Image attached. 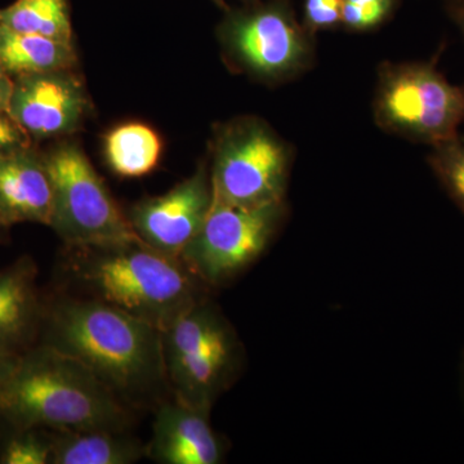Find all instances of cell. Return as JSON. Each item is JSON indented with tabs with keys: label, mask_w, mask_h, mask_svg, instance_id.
<instances>
[{
	"label": "cell",
	"mask_w": 464,
	"mask_h": 464,
	"mask_svg": "<svg viewBox=\"0 0 464 464\" xmlns=\"http://www.w3.org/2000/svg\"><path fill=\"white\" fill-rule=\"evenodd\" d=\"M241 2H243L244 5H249V3H255L257 2V0H241Z\"/></svg>",
	"instance_id": "29"
},
{
	"label": "cell",
	"mask_w": 464,
	"mask_h": 464,
	"mask_svg": "<svg viewBox=\"0 0 464 464\" xmlns=\"http://www.w3.org/2000/svg\"><path fill=\"white\" fill-rule=\"evenodd\" d=\"M75 63L72 43L0 25V63L11 76L72 70Z\"/></svg>",
	"instance_id": "16"
},
{
	"label": "cell",
	"mask_w": 464,
	"mask_h": 464,
	"mask_svg": "<svg viewBox=\"0 0 464 464\" xmlns=\"http://www.w3.org/2000/svg\"><path fill=\"white\" fill-rule=\"evenodd\" d=\"M43 344L74 357L130 409L158 406L168 387L163 332L83 295L45 304Z\"/></svg>",
	"instance_id": "1"
},
{
	"label": "cell",
	"mask_w": 464,
	"mask_h": 464,
	"mask_svg": "<svg viewBox=\"0 0 464 464\" xmlns=\"http://www.w3.org/2000/svg\"><path fill=\"white\" fill-rule=\"evenodd\" d=\"M431 148L427 161L449 197L464 213V141L458 137Z\"/></svg>",
	"instance_id": "19"
},
{
	"label": "cell",
	"mask_w": 464,
	"mask_h": 464,
	"mask_svg": "<svg viewBox=\"0 0 464 464\" xmlns=\"http://www.w3.org/2000/svg\"><path fill=\"white\" fill-rule=\"evenodd\" d=\"M445 5L449 16L459 27L464 38V0H445Z\"/></svg>",
	"instance_id": "25"
},
{
	"label": "cell",
	"mask_w": 464,
	"mask_h": 464,
	"mask_svg": "<svg viewBox=\"0 0 464 464\" xmlns=\"http://www.w3.org/2000/svg\"><path fill=\"white\" fill-rule=\"evenodd\" d=\"M43 159L52 185L50 227L67 248L143 243L83 150L63 143Z\"/></svg>",
	"instance_id": "7"
},
{
	"label": "cell",
	"mask_w": 464,
	"mask_h": 464,
	"mask_svg": "<svg viewBox=\"0 0 464 464\" xmlns=\"http://www.w3.org/2000/svg\"><path fill=\"white\" fill-rule=\"evenodd\" d=\"M225 12L219 41L241 72L266 83H283L313 65L315 35L298 20L290 0H257Z\"/></svg>",
	"instance_id": "5"
},
{
	"label": "cell",
	"mask_w": 464,
	"mask_h": 464,
	"mask_svg": "<svg viewBox=\"0 0 464 464\" xmlns=\"http://www.w3.org/2000/svg\"><path fill=\"white\" fill-rule=\"evenodd\" d=\"M0 420L18 430L128 431L133 409L87 366L47 344L24 351L0 382Z\"/></svg>",
	"instance_id": "2"
},
{
	"label": "cell",
	"mask_w": 464,
	"mask_h": 464,
	"mask_svg": "<svg viewBox=\"0 0 464 464\" xmlns=\"http://www.w3.org/2000/svg\"><path fill=\"white\" fill-rule=\"evenodd\" d=\"M160 137L149 125L121 124L106 136L105 155L112 172L139 179L157 168L161 157Z\"/></svg>",
	"instance_id": "17"
},
{
	"label": "cell",
	"mask_w": 464,
	"mask_h": 464,
	"mask_svg": "<svg viewBox=\"0 0 464 464\" xmlns=\"http://www.w3.org/2000/svg\"><path fill=\"white\" fill-rule=\"evenodd\" d=\"M87 108L83 85L63 70L17 76L8 112L30 136L47 139L74 132Z\"/></svg>",
	"instance_id": "11"
},
{
	"label": "cell",
	"mask_w": 464,
	"mask_h": 464,
	"mask_svg": "<svg viewBox=\"0 0 464 464\" xmlns=\"http://www.w3.org/2000/svg\"><path fill=\"white\" fill-rule=\"evenodd\" d=\"M51 464H133L146 457V444L128 431L51 430Z\"/></svg>",
	"instance_id": "15"
},
{
	"label": "cell",
	"mask_w": 464,
	"mask_h": 464,
	"mask_svg": "<svg viewBox=\"0 0 464 464\" xmlns=\"http://www.w3.org/2000/svg\"><path fill=\"white\" fill-rule=\"evenodd\" d=\"M210 174L200 168L160 197L139 201L127 213L134 232L150 248L181 258L212 206Z\"/></svg>",
	"instance_id": "10"
},
{
	"label": "cell",
	"mask_w": 464,
	"mask_h": 464,
	"mask_svg": "<svg viewBox=\"0 0 464 464\" xmlns=\"http://www.w3.org/2000/svg\"><path fill=\"white\" fill-rule=\"evenodd\" d=\"M373 115L382 130L402 139L430 146L450 141L464 121V88L435 63H382Z\"/></svg>",
	"instance_id": "6"
},
{
	"label": "cell",
	"mask_w": 464,
	"mask_h": 464,
	"mask_svg": "<svg viewBox=\"0 0 464 464\" xmlns=\"http://www.w3.org/2000/svg\"><path fill=\"white\" fill-rule=\"evenodd\" d=\"M14 84V79L0 63V111H9V102H11Z\"/></svg>",
	"instance_id": "24"
},
{
	"label": "cell",
	"mask_w": 464,
	"mask_h": 464,
	"mask_svg": "<svg viewBox=\"0 0 464 464\" xmlns=\"http://www.w3.org/2000/svg\"><path fill=\"white\" fill-rule=\"evenodd\" d=\"M462 140H463V141H464V137H463V139H462Z\"/></svg>",
	"instance_id": "30"
},
{
	"label": "cell",
	"mask_w": 464,
	"mask_h": 464,
	"mask_svg": "<svg viewBox=\"0 0 464 464\" xmlns=\"http://www.w3.org/2000/svg\"><path fill=\"white\" fill-rule=\"evenodd\" d=\"M69 276L87 297L119 308L164 332L192 304L206 298L201 282L181 258L145 243L67 248Z\"/></svg>",
	"instance_id": "3"
},
{
	"label": "cell",
	"mask_w": 464,
	"mask_h": 464,
	"mask_svg": "<svg viewBox=\"0 0 464 464\" xmlns=\"http://www.w3.org/2000/svg\"><path fill=\"white\" fill-rule=\"evenodd\" d=\"M36 276L38 270L29 258L0 271V350L20 355L41 333L45 304Z\"/></svg>",
	"instance_id": "14"
},
{
	"label": "cell",
	"mask_w": 464,
	"mask_h": 464,
	"mask_svg": "<svg viewBox=\"0 0 464 464\" xmlns=\"http://www.w3.org/2000/svg\"><path fill=\"white\" fill-rule=\"evenodd\" d=\"M0 218L5 226H51L52 185L44 159L30 149L0 151Z\"/></svg>",
	"instance_id": "13"
},
{
	"label": "cell",
	"mask_w": 464,
	"mask_h": 464,
	"mask_svg": "<svg viewBox=\"0 0 464 464\" xmlns=\"http://www.w3.org/2000/svg\"><path fill=\"white\" fill-rule=\"evenodd\" d=\"M284 212V203L239 207L212 199L200 231L182 252L183 264L206 285L225 283L257 261Z\"/></svg>",
	"instance_id": "9"
},
{
	"label": "cell",
	"mask_w": 464,
	"mask_h": 464,
	"mask_svg": "<svg viewBox=\"0 0 464 464\" xmlns=\"http://www.w3.org/2000/svg\"><path fill=\"white\" fill-rule=\"evenodd\" d=\"M0 25L72 43L69 0H16L0 11Z\"/></svg>",
	"instance_id": "18"
},
{
	"label": "cell",
	"mask_w": 464,
	"mask_h": 464,
	"mask_svg": "<svg viewBox=\"0 0 464 464\" xmlns=\"http://www.w3.org/2000/svg\"><path fill=\"white\" fill-rule=\"evenodd\" d=\"M32 136L7 111H0V151L30 149Z\"/></svg>",
	"instance_id": "23"
},
{
	"label": "cell",
	"mask_w": 464,
	"mask_h": 464,
	"mask_svg": "<svg viewBox=\"0 0 464 464\" xmlns=\"http://www.w3.org/2000/svg\"><path fill=\"white\" fill-rule=\"evenodd\" d=\"M209 411L164 400L157 406L146 458L161 464H218L225 447L212 429Z\"/></svg>",
	"instance_id": "12"
},
{
	"label": "cell",
	"mask_w": 464,
	"mask_h": 464,
	"mask_svg": "<svg viewBox=\"0 0 464 464\" xmlns=\"http://www.w3.org/2000/svg\"><path fill=\"white\" fill-rule=\"evenodd\" d=\"M8 226H5V222L2 221V218H0V232H2L3 230H5V228H7Z\"/></svg>",
	"instance_id": "28"
},
{
	"label": "cell",
	"mask_w": 464,
	"mask_h": 464,
	"mask_svg": "<svg viewBox=\"0 0 464 464\" xmlns=\"http://www.w3.org/2000/svg\"><path fill=\"white\" fill-rule=\"evenodd\" d=\"M213 3L217 5V7L222 8V9H228V5H226V0H212Z\"/></svg>",
	"instance_id": "27"
},
{
	"label": "cell",
	"mask_w": 464,
	"mask_h": 464,
	"mask_svg": "<svg viewBox=\"0 0 464 464\" xmlns=\"http://www.w3.org/2000/svg\"><path fill=\"white\" fill-rule=\"evenodd\" d=\"M343 0H304V25L315 35L320 30L342 25Z\"/></svg>",
	"instance_id": "22"
},
{
	"label": "cell",
	"mask_w": 464,
	"mask_h": 464,
	"mask_svg": "<svg viewBox=\"0 0 464 464\" xmlns=\"http://www.w3.org/2000/svg\"><path fill=\"white\" fill-rule=\"evenodd\" d=\"M239 348L234 329L215 304L207 298L192 304L163 332L173 399L210 411L237 373Z\"/></svg>",
	"instance_id": "4"
},
{
	"label": "cell",
	"mask_w": 464,
	"mask_h": 464,
	"mask_svg": "<svg viewBox=\"0 0 464 464\" xmlns=\"http://www.w3.org/2000/svg\"><path fill=\"white\" fill-rule=\"evenodd\" d=\"M399 0H343L342 25L351 32H371L392 16Z\"/></svg>",
	"instance_id": "21"
},
{
	"label": "cell",
	"mask_w": 464,
	"mask_h": 464,
	"mask_svg": "<svg viewBox=\"0 0 464 464\" xmlns=\"http://www.w3.org/2000/svg\"><path fill=\"white\" fill-rule=\"evenodd\" d=\"M52 449L48 433L41 430H18L0 453V463L51 464Z\"/></svg>",
	"instance_id": "20"
},
{
	"label": "cell",
	"mask_w": 464,
	"mask_h": 464,
	"mask_svg": "<svg viewBox=\"0 0 464 464\" xmlns=\"http://www.w3.org/2000/svg\"><path fill=\"white\" fill-rule=\"evenodd\" d=\"M292 160V148L261 119L232 121L213 150V200L239 207L284 203Z\"/></svg>",
	"instance_id": "8"
},
{
	"label": "cell",
	"mask_w": 464,
	"mask_h": 464,
	"mask_svg": "<svg viewBox=\"0 0 464 464\" xmlns=\"http://www.w3.org/2000/svg\"><path fill=\"white\" fill-rule=\"evenodd\" d=\"M21 355V353H20ZM18 353H8V351L0 350V382L5 380L9 373L14 371L17 364Z\"/></svg>",
	"instance_id": "26"
}]
</instances>
